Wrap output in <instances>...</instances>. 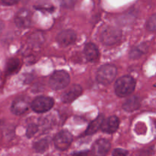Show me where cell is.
<instances>
[{"label": "cell", "instance_id": "1", "mask_svg": "<svg viewBox=\"0 0 156 156\" xmlns=\"http://www.w3.org/2000/svg\"><path fill=\"white\" fill-rule=\"evenodd\" d=\"M135 86L136 82L133 78L129 76H124L116 82L114 85L115 93L119 97H126L132 94Z\"/></svg>", "mask_w": 156, "mask_h": 156}, {"label": "cell", "instance_id": "2", "mask_svg": "<svg viewBox=\"0 0 156 156\" xmlns=\"http://www.w3.org/2000/svg\"><path fill=\"white\" fill-rule=\"evenodd\" d=\"M117 70L114 66L111 64L104 65L98 70L97 80L102 85H108L111 83L117 76Z\"/></svg>", "mask_w": 156, "mask_h": 156}, {"label": "cell", "instance_id": "3", "mask_svg": "<svg viewBox=\"0 0 156 156\" xmlns=\"http://www.w3.org/2000/svg\"><path fill=\"white\" fill-rule=\"evenodd\" d=\"M122 32L120 29L110 26L104 29L101 34L100 39L105 45L111 46L117 44L120 40Z\"/></svg>", "mask_w": 156, "mask_h": 156}, {"label": "cell", "instance_id": "4", "mask_svg": "<svg viewBox=\"0 0 156 156\" xmlns=\"http://www.w3.org/2000/svg\"><path fill=\"white\" fill-rule=\"evenodd\" d=\"M70 82L68 73L63 70H58L53 73L50 78V86L53 90H59L66 88Z\"/></svg>", "mask_w": 156, "mask_h": 156}, {"label": "cell", "instance_id": "5", "mask_svg": "<svg viewBox=\"0 0 156 156\" xmlns=\"http://www.w3.org/2000/svg\"><path fill=\"white\" fill-rule=\"evenodd\" d=\"M54 105V101L50 97L40 96L36 98L31 103V108L36 113H45L50 111Z\"/></svg>", "mask_w": 156, "mask_h": 156}, {"label": "cell", "instance_id": "6", "mask_svg": "<svg viewBox=\"0 0 156 156\" xmlns=\"http://www.w3.org/2000/svg\"><path fill=\"white\" fill-rule=\"evenodd\" d=\"M53 142L56 149L60 151H65L71 145L73 142V136L68 131L62 130L56 134Z\"/></svg>", "mask_w": 156, "mask_h": 156}, {"label": "cell", "instance_id": "7", "mask_svg": "<svg viewBox=\"0 0 156 156\" xmlns=\"http://www.w3.org/2000/svg\"><path fill=\"white\" fill-rule=\"evenodd\" d=\"M15 23L19 28H27L31 24V12L26 9H21L15 18Z\"/></svg>", "mask_w": 156, "mask_h": 156}, {"label": "cell", "instance_id": "8", "mask_svg": "<svg viewBox=\"0 0 156 156\" xmlns=\"http://www.w3.org/2000/svg\"><path fill=\"white\" fill-rule=\"evenodd\" d=\"M29 107V99L26 97H20L14 101L11 107V111L15 115H21L28 110Z\"/></svg>", "mask_w": 156, "mask_h": 156}, {"label": "cell", "instance_id": "9", "mask_svg": "<svg viewBox=\"0 0 156 156\" xmlns=\"http://www.w3.org/2000/svg\"><path fill=\"white\" fill-rule=\"evenodd\" d=\"M76 34L73 30H64L56 37L58 44L62 47H68L76 41Z\"/></svg>", "mask_w": 156, "mask_h": 156}, {"label": "cell", "instance_id": "10", "mask_svg": "<svg viewBox=\"0 0 156 156\" xmlns=\"http://www.w3.org/2000/svg\"><path fill=\"white\" fill-rule=\"evenodd\" d=\"M120 120L116 116H112L103 121L101 125V130L107 133H113L116 132L119 127Z\"/></svg>", "mask_w": 156, "mask_h": 156}, {"label": "cell", "instance_id": "11", "mask_svg": "<svg viewBox=\"0 0 156 156\" xmlns=\"http://www.w3.org/2000/svg\"><path fill=\"white\" fill-rule=\"evenodd\" d=\"M82 93V88L79 85H74L69 91L64 93L62 96V101L64 103H71L79 98Z\"/></svg>", "mask_w": 156, "mask_h": 156}, {"label": "cell", "instance_id": "12", "mask_svg": "<svg viewBox=\"0 0 156 156\" xmlns=\"http://www.w3.org/2000/svg\"><path fill=\"white\" fill-rule=\"evenodd\" d=\"M111 149V143L108 140L100 139L95 142L92 148V151L97 155H105L109 152Z\"/></svg>", "mask_w": 156, "mask_h": 156}, {"label": "cell", "instance_id": "13", "mask_svg": "<svg viewBox=\"0 0 156 156\" xmlns=\"http://www.w3.org/2000/svg\"><path fill=\"white\" fill-rule=\"evenodd\" d=\"M84 53H85V56L87 60L90 61V62H94L98 59V49L96 47L95 44H92V43H89L85 45Z\"/></svg>", "mask_w": 156, "mask_h": 156}, {"label": "cell", "instance_id": "14", "mask_svg": "<svg viewBox=\"0 0 156 156\" xmlns=\"http://www.w3.org/2000/svg\"><path fill=\"white\" fill-rule=\"evenodd\" d=\"M140 106V101L137 96L133 95L128 98L127 100L123 105V108L126 111L132 112L138 109Z\"/></svg>", "mask_w": 156, "mask_h": 156}, {"label": "cell", "instance_id": "15", "mask_svg": "<svg viewBox=\"0 0 156 156\" xmlns=\"http://www.w3.org/2000/svg\"><path fill=\"white\" fill-rule=\"evenodd\" d=\"M104 120H105V117L102 114H100L95 120H94L90 123L88 127L87 128L86 131H85V135L88 136L95 133L99 129H101Z\"/></svg>", "mask_w": 156, "mask_h": 156}, {"label": "cell", "instance_id": "16", "mask_svg": "<svg viewBox=\"0 0 156 156\" xmlns=\"http://www.w3.org/2000/svg\"><path fill=\"white\" fill-rule=\"evenodd\" d=\"M20 66V60L17 58H11L8 60L7 64H6V73L8 75L14 74L19 69Z\"/></svg>", "mask_w": 156, "mask_h": 156}, {"label": "cell", "instance_id": "17", "mask_svg": "<svg viewBox=\"0 0 156 156\" xmlns=\"http://www.w3.org/2000/svg\"><path fill=\"white\" fill-rule=\"evenodd\" d=\"M44 42V34L41 32H36L32 34L28 39V43L34 47H39Z\"/></svg>", "mask_w": 156, "mask_h": 156}, {"label": "cell", "instance_id": "18", "mask_svg": "<svg viewBox=\"0 0 156 156\" xmlns=\"http://www.w3.org/2000/svg\"><path fill=\"white\" fill-rule=\"evenodd\" d=\"M48 147L49 141L47 139H43V140L36 142L34 144V149L37 153H43V152H46Z\"/></svg>", "mask_w": 156, "mask_h": 156}, {"label": "cell", "instance_id": "19", "mask_svg": "<svg viewBox=\"0 0 156 156\" xmlns=\"http://www.w3.org/2000/svg\"><path fill=\"white\" fill-rule=\"evenodd\" d=\"M146 46L144 45H140L136 47H134V48L132 49V50L129 53V56H130L131 59H136L137 58L140 57L143 53H145L146 50Z\"/></svg>", "mask_w": 156, "mask_h": 156}, {"label": "cell", "instance_id": "20", "mask_svg": "<svg viewBox=\"0 0 156 156\" xmlns=\"http://www.w3.org/2000/svg\"><path fill=\"white\" fill-rule=\"evenodd\" d=\"M146 26L148 30L150 31H156V13L150 17Z\"/></svg>", "mask_w": 156, "mask_h": 156}, {"label": "cell", "instance_id": "21", "mask_svg": "<svg viewBox=\"0 0 156 156\" xmlns=\"http://www.w3.org/2000/svg\"><path fill=\"white\" fill-rule=\"evenodd\" d=\"M37 126L34 123L32 124H30L28 126H27V133H26V135L28 138H31L37 132Z\"/></svg>", "mask_w": 156, "mask_h": 156}, {"label": "cell", "instance_id": "22", "mask_svg": "<svg viewBox=\"0 0 156 156\" xmlns=\"http://www.w3.org/2000/svg\"><path fill=\"white\" fill-rule=\"evenodd\" d=\"M76 0H59L60 4L63 6L64 8H67V9H71L74 6L75 3H76Z\"/></svg>", "mask_w": 156, "mask_h": 156}, {"label": "cell", "instance_id": "23", "mask_svg": "<svg viewBox=\"0 0 156 156\" xmlns=\"http://www.w3.org/2000/svg\"><path fill=\"white\" fill-rule=\"evenodd\" d=\"M128 155L127 151L124 150V149H117L113 152V155Z\"/></svg>", "mask_w": 156, "mask_h": 156}, {"label": "cell", "instance_id": "24", "mask_svg": "<svg viewBox=\"0 0 156 156\" xmlns=\"http://www.w3.org/2000/svg\"><path fill=\"white\" fill-rule=\"evenodd\" d=\"M1 1L5 5H13L20 2V0H1Z\"/></svg>", "mask_w": 156, "mask_h": 156}, {"label": "cell", "instance_id": "25", "mask_svg": "<svg viewBox=\"0 0 156 156\" xmlns=\"http://www.w3.org/2000/svg\"><path fill=\"white\" fill-rule=\"evenodd\" d=\"M4 27H5L4 22H3L2 21H1V20H0V32H1L2 30H3V28H4Z\"/></svg>", "mask_w": 156, "mask_h": 156}, {"label": "cell", "instance_id": "26", "mask_svg": "<svg viewBox=\"0 0 156 156\" xmlns=\"http://www.w3.org/2000/svg\"><path fill=\"white\" fill-rule=\"evenodd\" d=\"M2 123V120H0V126H1Z\"/></svg>", "mask_w": 156, "mask_h": 156}]
</instances>
